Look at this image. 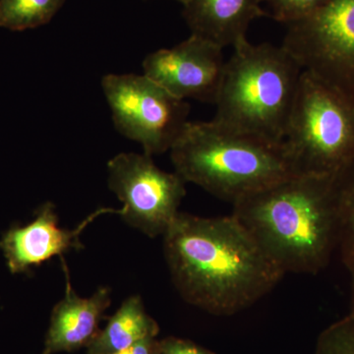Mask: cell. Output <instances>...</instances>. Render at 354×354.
I'll use <instances>...</instances> for the list:
<instances>
[{"label": "cell", "mask_w": 354, "mask_h": 354, "mask_svg": "<svg viewBox=\"0 0 354 354\" xmlns=\"http://www.w3.org/2000/svg\"><path fill=\"white\" fill-rule=\"evenodd\" d=\"M234 48L225 62L213 120L283 143L304 69L283 46L252 44L245 39Z\"/></svg>", "instance_id": "277c9868"}, {"label": "cell", "mask_w": 354, "mask_h": 354, "mask_svg": "<svg viewBox=\"0 0 354 354\" xmlns=\"http://www.w3.org/2000/svg\"><path fill=\"white\" fill-rule=\"evenodd\" d=\"M223 48L197 35L147 55L144 75L174 97L215 104L225 60Z\"/></svg>", "instance_id": "9c48e42d"}, {"label": "cell", "mask_w": 354, "mask_h": 354, "mask_svg": "<svg viewBox=\"0 0 354 354\" xmlns=\"http://www.w3.org/2000/svg\"><path fill=\"white\" fill-rule=\"evenodd\" d=\"M108 172L109 188L123 204L122 220L147 236L164 235L186 194L183 177L162 171L145 153H118Z\"/></svg>", "instance_id": "ba28073f"}, {"label": "cell", "mask_w": 354, "mask_h": 354, "mask_svg": "<svg viewBox=\"0 0 354 354\" xmlns=\"http://www.w3.org/2000/svg\"><path fill=\"white\" fill-rule=\"evenodd\" d=\"M315 354H354V315L337 321L322 332Z\"/></svg>", "instance_id": "2e32d148"}, {"label": "cell", "mask_w": 354, "mask_h": 354, "mask_svg": "<svg viewBox=\"0 0 354 354\" xmlns=\"http://www.w3.org/2000/svg\"><path fill=\"white\" fill-rule=\"evenodd\" d=\"M264 0H187L183 16L197 35L225 48L246 39L253 20L267 15L261 7Z\"/></svg>", "instance_id": "7c38bea8"}, {"label": "cell", "mask_w": 354, "mask_h": 354, "mask_svg": "<svg viewBox=\"0 0 354 354\" xmlns=\"http://www.w3.org/2000/svg\"><path fill=\"white\" fill-rule=\"evenodd\" d=\"M162 236L180 297L215 315L251 306L286 274L232 215L202 218L179 212Z\"/></svg>", "instance_id": "6da1fadb"}, {"label": "cell", "mask_w": 354, "mask_h": 354, "mask_svg": "<svg viewBox=\"0 0 354 354\" xmlns=\"http://www.w3.org/2000/svg\"><path fill=\"white\" fill-rule=\"evenodd\" d=\"M176 1L180 2V3L183 4V6H184V4L186 3V1H187V0H176Z\"/></svg>", "instance_id": "7402d4cb"}, {"label": "cell", "mask_w": 354, "mask_h": 354, "mask_svg": "<svg viewBox=\"0 0 354 354\" xmlns=\"http://www.w3.org/2000/svg\"><path fill=\"white\" fill-rule=\"evenodd\" d=\"M157 322L147 313L139 295L128 297L87 346L88 354H113L143 339L156 337Z\"/></svg>", "instance_id": "4fadbf2b"}, {"label": "cell", "mask_w": 354, "mask_h": 354, "mask_svg": "<svg viewBox=\"0 0 354 354\" xmlns=\"http://www.w3.org/2000/svg\"><path fill=\"white\" fill-rule=\"evenodd\" d=\"M102 88L116 129L147 155L169 151L189 121L190 106L144 75L108 74Z\"/></svg>", "instance_id": "8992f818"}, {"label": "cell", "mask_w": 354, "mask_h": 354, "mask_svg": "<svg viewBox=\"0 0 354 354\" xmlns=\"http://www.w3.org/2000/svg\"><path fill=\"white\" fill-rule=\"evenodd\" d=\"M283 146L297 176H335L354 158V97L302 72Z\"/></svg>", "instance_id": "5b68a950"}, {"label": "cell", "mask_w": 354, "mask_h": 354, "mask_svg": "<svg viewBox=\"0 0 354 354\" xmlns=\"http://www.w3.org/2000/svg\"><path fill=\"white\" fill-rule=\"evenodd\" d=\"M281 46L304 71L354 97V0H329L288 24Z\"/></svg>", "instance_id": "52a82bcc"}, {"label": "cell", "mask_w": 354, "mask_h": 354, "mask_svg": "<svg viewBox=\"0 0 354 354\" xmlns=\"http://www.w3.org/2000/svg\"><path fill=\"white\" fill-rule=\"evenodd\" d=\"M351 314L354 315V283H353V292H351Z\"/></svg>", "instance_id": "ffe728a7"}, {"label": "cell", "mask_w": 354, "mask_h": 354, "mask_svg": "<svg viewBox=\"0 0 354 354\" xmlns=\"http://www.w3.org/2000/svg\"><path fill=\"white\" fill-rule=\"evenodd\" d=\"M176 171L214 196L239 201L297 176L283 143H272L216 122H188L171 147Z\"/></svg>", "instance_id": "3957f363"}, {"label": "cell", "mask_w": 354, "mask_h": 354, "mask_svg": "<svg viewBox=\"0 0 354 354\" xmlns=\"http://www.w3.org/2000/svg\"><path fill=\"white\" fill-rule=\"evenodd\" d=\"M329 0H264L272 9V16L279 22L291 24L315 13Z\"/></svg>", "instance_id": "e0dca14e"}, {"label": "cell", "mask_w": 354, "mask_h": 354, "mask_svg": "<svg viewBox=\"0 0 354 354\" xmlns=\"http://www.w3.org/2000/svg\"><path fill=\"white\" fill-rule=\"evenodd\" d=\"M65 281L64 297L51 312L43 354L72 353L87 348L100 333L99 324L111 304V288L101 286L92 297H79L71 285L64 257L60 258Z\"/></svg>", "instance_id": "8fae6325"}, {"label": "cell", "mask_w": 354, "mask_h": 354, "mask_svg": "<svg viewBox=\"0 0 354 354\" xmlns=\"http://www.w3.org/2000/svg\"><path fill=\"white\" fill-rule=\"evenodd\" d=\"M153 354H162V353H160V348H158V342L157 348H156L155 353Z\"/></svg>", "instance_id": "44dd1931"}, {"label": "cell", "mask_w": 354, "mask_h": 354, "mask_svg": "<svg viewBox=\"0 0 354 354\" xmlns=\"http://www.w3.org/2000/svg\"><path fill=\"white\" fill-rule=\"evenodd\" d=\"M232 215L285 274H318L337 250L334 176L288 177L234 203Z\"/></svg>", "instance_id": "7a4b0ae2"}, {"label": "cell", "mask_w": 354, "mask_h": 354, "mask_svg": "<svg viewBox=\"0 0 354 354\" xmlns=\"http://www.w3.org/2000/svg\"><path fill=\"white\" fill-rule=\"evenodd\" d=\"M64 0H0V26L24 31L48 24Z\"/></svg>", "instance_id": "9a60e30c"}, {"label": "cell", "mask_w": 354, "mask_h": 354, "mask_svg": "<svg viewBox=\"0 0 354 354\" xmlns=\"http://www.w3.org/2000/svg\"><path fill=\"white\" fill-rule=\"evenodd\" d=\"M337 209V245L354 283V158L334 176Z\"/></svg>", "instance_id": "5bb4252c"}, {"label": "cell", "mask_w": 354, "mask_h": 354, "mask_svg": "<svg viewBox=\"0 0 354 354\" xmlns=\"http://www.w3.org/2000/svg\"><path fill=\"white\" fill-rule=\"evenodd\" d=\"M157 346L158 341H156L155 337H150L113 354H153Z\"/></svg>", "instance_id": "d6986e66"}, {"label": "cell", "mask_w": 354, "mask_h": 354, "mask_svg": "<svg viewBox=\"0 0 354 354\" xmlns=\"http://www.w3.org/2000/svg\"><path fill=\"white\" fill-rule=\"evenodd\" d=\"M120 209L101 208L91 214L75 230H65L58 227L55 205L46 202L29 225L9 230L2 237L0 247L10 272L19 274L55 256L60 259L70 250L84 249L80 235L88 225L100 216L106 214L120 216Z\"/></svg>", "instance_id": "30bf717a"}, {"label": "cell", "mask_w": 354, "mask_h": 354, "mask_svg": "<svg viewBox=\"0 0 354 354\" xmlns=\"http://www.w3.org/2000/svg\"><path fill=\"white\" fill-rule=\"evenodd\" d=\"M158 348L162 354H213L193 342L176 337H169L158 342Z\"/></svg>", "instance_id": "ac0fdd59"}]
</instances>
